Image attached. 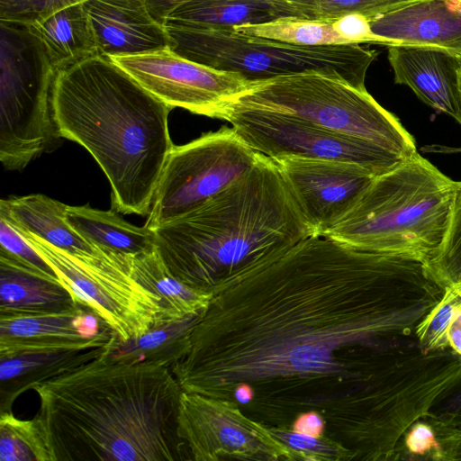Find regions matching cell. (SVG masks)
Masks as SVG:
<instances>
[{"instance_id": "cell-4", "label": "cell", "mask_w": 461, "mask_h": 461, "mask_svg": "<svg viewBox=\"0 0 461 461\" xmlns=\"http://www.w3.org/2000/svg\"><path fill=\"white\" fill-rule=\"evenodd\" d=\"M154 230L170 273L210 293L314 235L276 162L262 154L222 191Z\"/></svg>"}, {"instance_id": "cell-31", "label": "cell", "mask_w": 461, "mask_h": 461, "mask_svg": "<svg viewBox=\"0 0 461 461\" xmlns=\"http://www.w3.org/2000/svg\"><path fill=\"white\" fill-rule=\"evenodd\" d=\"M269 429L293 452L295 461L355 460L349 449L326 436L312 437L294 432L290 428Z\"/></svg>"}, {"instance_id": "cell-39", "label": "cell", "mask_w": 461, "mask_h": 461, "mask_svg": "<svg viewBox=\"0 0 461 461\" xmlns=\"http://www.w3.org/2000/svg\"><path fill=\"white\" fill-rule=\"evenodd\" d=\"M438 450L432 456L434 461L461 460V434L437 435Z\"/></svg>"}, {"instance_id": "cell-16", "label": "cell", "mask_w": 461, "mask_h": 461, "mask_svg": "<svg viewBox=\"0 0 461 461\" xmlns=\"http://www.w3.org/2000/svg\"><path fill=\"white\" fill-rule=\"evenodd\" d=\"M99 55L133 56L172 48L166 26L151 13L148 0H86Z\"/></svg>"}, {"instance_id": "cell-23", "label": "cell", "mask_w": 461, "mask_h": 461, "mask_svg": "<svg viewBox=\"0 0 461 461\" xmlns=\"http://www.w3.org/2000/svg\"><path fill=\"white\" fill-rule=\"evenodd\" d=\"M25 27L41 43L57 72L99 55L83 3L58 10Z\"/></svg>"}, {"instance_id": "cell-38", "label": "cell", "mask_w": 461, "mask_h": 461, "mask_svg": "<svg viewBox=\"0 0 461 461\" xmlns=\"http://www.w3.org/2000/svg\"><path fill=\"white\" fill-rule=\"evenodd\" d=\"M290 429L297 433L318 438L324 436L325 421L320 413L305 411L295 418Z\"/></svg>"}, {"instance_id": "cell-9", "label": "cell", "mask_w": 461, "mask_h": 461, "mask_svg": "<svg viewBox=\"0 0 461 461\" xmlns=\"http://www.w3.org/2000/svg\"><path fill=\"white\" fill-rule=\"evenodd\" d=\"M19 231L77 301L113 330L118 341L135 339L165 321L160 297L131 276V256L104 250L98 256L76 255L32 233Z\"/></svg>"}, {"instance_id": "cell-41", "label": "cell", "mask_w": 461, "mask_h": 461, "mask_svg": "<svg viewBox=\"0 0 461 461\" xmlns=\"http://www.w3.org/2000/svg\"><path fill=\"white\" fill-rule=\"evenodd\" d=\"M177 0H149L150 4L157 8H166Z\"/></svg>"}, {"instance_id": "cell-30", "label": "cell", "mask_w": 461, "mask_h": 461, "mask_svg": "<svg viewBox=\"0 0 461 461\" xmlns=\"http://www.w3.org/2000/svg\"><path fill=\"white\" fill-rule=\"evenodd\" d=\"M434 279L461 297V182L447 236L438 250L425 262Z\"/></svg>"}, {"instance_id": "cell-32", "label": "cell", "mask_w": 461, "mask_h": 461, "mask_svg": "<svg viewBox=\"0 0 461 461\" xmlns=\"http://www.w3.org/2000/svg\"><path fill=\"white\" fill-rule=\"evenodd\" d=\"M444 289L445 293L441 300L415 329V338L420 347L426 350L447 348V327L461 297L449 287H444Z\"/></svg>"}, {"instance_id": "cell-28", "label": "cell", "mask_w": 461, "mask_h": 461, "mask_svg": "<svg viewBox=\"0 0 461 461\" xmlns=\"http://www.w3.org/2000/svg\"><path fill=\"white\" fill-rule=\"evenodd\" d=\"M0 461H53L39 420L0 413Z\"/></svg>"}, {"instance_id": "cell-12", "label": "cell", "mask_w": 461, "mask_h": 461, "mask_svg": "<svg viewBox=\"0 0 461 461\" xmlns=\"http://www.w3.org/2000/svg\"><path fill=\"white\" fill-rule=\"evenodd\" d=\"M178 436L191 460L295 461L268 427L249 418L227 399L182 393Z\"/></svg>"}, {"instance_id": "cell-17", "label": "cell", "mask_w": 461, "mask_h": 461, "mask_svg": "<svg viewBox=\"0 0 461 461\" xmlns=\"http://www.w3.org/2000/svg\"><path fill=\"white\" fill-rule=\"evenodd\" d=\"M388 60L396 84L409 86L426 104L461 125V55L434 47L393 45Z\"/></svg>"}, {"instance_id": "cell-34", "label": "cell", "mask_w": 461, "mask_h": 461, "mask_svg": "<svg viewBox=\"0 0 461 461\" xmlns=\"http://www.w3.org/2000/svg\"><path fill=\"white\" fill-rule=\"evenodd\" d=\"M0 254L36 272L59 280L50 265L23 234L3 217H0Z\"/></svg>"}, {"instance_id": "cell-5", "label": "cell", "mask_w": 461, "mask_h": 461, "mask_svg": "<svg viewBox=\"0 0 461 461\" xmlns=\"http://www.w3.org/2000/svg\"><path fill=\"white\" fill-rule=\"evenodd\" d=\"M458 186L416 152L376 176L322 235L359 250L426 262L447 236Z\"/></svg>"}, {"instance_id": "cell-25", "label": "cell", "mask_w": 461, "mask_h": 461, "mask_svg": "<svg viewBox=\"0 0 461 461\" xmlns=\"http://www.w3.org/2000/svg\"><path fill=\"white\" fill-rule=\"evenodd\" d=\"M130 272L136 281L160 297L165 321L199 314L212 298V293L192 288L174 276L156 247L149 252L131 256Z\"/></svg>"}, {"instance_id": "cell-3", "label": "cell", "mask_w": 461, "mask_h": 461, "mask_svg": "<svg viewBox=\"0 0 461 461\" xmlns=\"http://www.w3.org/2000/svg\"><path fill=\"white\" fill-rule=\"evenodd\" d=\"M54 121L61 138L84 147L111 185V209L149 214L174 144L172 108L107 56L95 55L57 72Z\"/></svg>"}, {"instance_id": "cell-19", "label": "cell", "mask_w": 461, "mask_h": 461, "mask_svg": "<svg viewBox=\"0 0 461 461\" xmlns=\"http://www.w3.org/2000/svg\"><path fill=\"white\" fill-rule=\"evenodd\" d=\"M114 337L104 346L44 348L0 355V413L11 411L14 402L25 391L34 389L106 353Z\"/></svg>"}, {"instance_id": "cell-11", "label": "cell", "mask_w": 461, "mask_h": 461, "mask_svg": "<svg viewBox=\"0 0 461 461\" xmlns=\"http://www.w3.org/2000/svg\"><path fill=\"white\" fill-rule=\"evenodd\" d=\"M215 118L227 121L254 150L273 159L300 157L353 162L378 175L405 159L373 143L277 112L224 104Z\"/></svg>"}, {"instance_id": "cell-14", "label": "cell", "mask_w": 461, "mask_h": 461, "mask_svg": "<svg viewBox=\"0 0 461 461\" xmlns=\"http://www.w3.org/2000/svg\"><path fill=\"white\" fill-rule=\"evenodd\" d=\"M273 160L314 235L328 231L380 176L353 162L300 157Z\"/></svg>"}, {"instance_id": "cell-15", "label": "cell", "mask_w": 461, "mask_h": 461, "mask_svg": "<svg viewBox=\"0 0 461 461\" xmlns=\"http://www.w3.org/2000/svg\"><path fill=\"white\" fill-rule=\"evenodd\" d=\"M113 330L88 307L55 312L0 314V355L108 344Z\"/></svg>"}, {"instance_id": "cell-24", "label": "cell", "mask_w": 461, "mask_h": 461, "mask_svg": "<svg viewBox=\"0 0 461 461\" xmlns=\"http://www.w3.org/2000/svg\"><path fill=\"white\" fill-rule=\"evenodd\" d=\"M66 219L77 233L101 250L135 256L155 249L154 230L146 225L135 226L112 209L68 205Z\"/></svg>"}, {"instance_id": "cell-27", "label": "cell", "mask_w": 461, "mask_h": 461, "mask_svg": "<svg viewBox=\"0 0 461 461\" xmlns=\"http://www.w3.org/2000/svg\"><path fill=\"white\" fill-rule=\"evenodd\" d=\"M234 29L246 35L297 46L353 44L334 30L332 22L299 16H283L267 23L236 26Z\"/></svg>"}, {"instance_id": "cell-40", "label": "cell", "mask_w": 461, "mask_h": 461, "mask_svg": "<svg viewBox=\"0 0 461 461\" xmlns=\"http://www.w3.org/2000/svg\"><path fill=\"white\" fill-rule=\"evenodd\" d=\"M447 347L461 356V301L456 305L446 330Z\"/></svg>"}, {"instance_id": "cell-10", "label": "cell", "mask_w": 461, "mask_h": 461, "mask_svg": "<svg viewBox=\"0 0 461 461\" xmlns=\"http://www.w3.org/2000/svg\"><path fill=\"white\" fill-rule=\"evenodd\" d=\"M260 153L223 126L172 148L145 225L159 226L192 211L249 169Z\"/></svg>"}, {"instance_id": "cell-42", "label": "cell", "mask_w": 461, "mask_h": 461, "mask_svg": "<svg viewBox=\"0 0 461 461\" xmlns=\"http://www.w3.org/2000/svg\"><path fill=\"white\" fill-rule=\"evenodd\" d=\"M460 86H461V75H460Z\"/></svg>"}, {"instance_id": "cell-13", "label": "cell", "mask_w": 461, "mask_h": 461, "mask_svg": "<svg viewBox=\"0 0 461 461\" xmlns=\"http://www.w3.org/2000/svg\"><path fill=\"white\" fill-rule=\"evenodd\" d=\"M144 89L172 109L215 118L219 109L252 82L238 73L185 59L171 48L111 58Z\"/></svg>"}, {"instance_id": "cell-18", "label": "cell", "mask_w": 461, "mask_h": 461, "mask_svg": "<svg viewBox=\"0 0 461 461\" xmlns=\"http://www.w3.org/2000/svg\"><path fill=\"white\" fill-rule=\"evenodd\" d=\"M369 22L387 47L427 46L461 55V0H418Z\"/></svg>"}, {"instance_id": "cell-22", "label": "cell", "mask_w": 461, "mask_h": 461, "mask_svg": "<svg viewBox=\"0 0 461 461\" xmlns=\"http://www.w3.org/2000/svg\"><path fill=\"white\" fill-rule=\"evenodd\" d=\"M79 305L59 280L0 254V314L64 312Z\"/></svg>"}, {"instance_id": "cell-2", "label": "cell", "mask_w": 461, "mask_h": 461, "mask_svg": "<svg viewBox=\"0 0 461 461\" xmlns=\"http://www.w3.org/2000/svg\"><path fill=\"white\" fill-rule=\"evenodd\" d=\"M109 351L33 389L53 461L191 460L172 371Z\"/></svg>"}, {"instance_id": "cell-29", "label": "cell", "mask_w": 461, "mask_h": 461, "mask_svg": "<svg viewBox=\"0 0 461 461\" xmlns=\"http://www.w3.org/2000/svg\"><path fill=\"white\" fill-rule=\"evenodd\" d=\"M418 0H288L295 16L333 22L351 13L368 19Z\"/></svg>"}, {"instance_id": "cell-8", "label": "cell", "mask_w": 461, "mask_h": 461, "mask_svg": "<svg viewBox=\"0 0 461 461\" xmlns=\"http://www.w3.org/2000/svg\"><path fill=\"white\" fill-rule=\"evenodd\" d=\"M0 66V161L22 170L61 139L52 110L57 71L25 26L2 22Z\"/></svg>"}, {"instance_id": "cell-33", "label": "cell", "mask_w": 461, "mask_h": 461, "mask_svg": "<svg viewBox=\"0 0 461 461\" xmlns=\"http://www.w3.org/2000/svg\"><path fill=\"white\" fill-rule=\"evenodd\" d=\"M422 420L436 435L461 434V373L436 396Z\"/></svg>"}, {"instance_id": "cell-35", "label": "cell", "mask_w": 461, "mask_h": 461, "mask_svg": "<svg viewBox=\"0 0 461 461\" xmlns=\"http://www.w3.org/2000/svg\"><path fill=\"white\" fill-rule=\"evenodd\" d=\"M86 0H0V22L28 25L67 6Z\"/></svg>"}, {"instance_id": "cell-1", "label": "cell", "mask_w": 461, "mask_h": 461, "mask_svg": "<svg viewBox=\"0 0 461 461\" xmlns=\"http://www.w3.org/2000/svg\"><path fill=\"white\" fill-rule=\"evenodd\" d=\"M444 293L422 260L312 235L216 287L171 371L268 428L316 411L355 460L389 461L438 392L414 333Z\"/></svg>"}, {"instance_id": "cell-6", "label": "cell", "mask_w": 461, "mask_h": 461, "mask_svg": "<svg viewBox=\"0 0 461 461\" xmlns=\"http://www.w3.org/2000/svg\"><path fill=\"white\" fill-rule=\"evenodd\" d=\"M226 104L264 109L304 120L335 133L382 147L407 158L413 137L366 91L320 70L252 82Z\"/></svg>"}, {"instance_id": "cell-36", "label": "cell", "mask_w": 461, "mask_h": 461, "mask_svg": "<svg viewBox=\"0 0 461 461\" xmlns=\"http://www.w3.org/2000/svg\"><path fill=\"white\" fill-rule=\"evenodd\" d=\"M439 442L430 423L419 420L403 434L396 449L395 460H431Z\"/></svg>"}, {"instance_id": "cell-21", "label": "cell", "mask_w": 461, "mask_h": 461, "mask_svg": "<svg viewBox=\"0 0 461 461\" xmlns=\"http://www.w3.org/2000/svg\"><path fill=\"white\" fill-rule=\"evenodd\" d=\"M68 205L41 194L1 199L0 217L19 230L32 233L51 245L81 256H98L91 245L67 221Z\"/></svg>"}, {"instance_id": "cell-26", "label": "cell", "mask_w": 461, "mask_h": 461, "mask_svg": "<svg viewBox=\"0 0 461 461\" xmlns=\"http://www.w3.org/2000/svg\"><path fill=\"white\" fill-rule=\"evenodd\" d=\"M201 313L160 322L135 339L120 342L115 337L109 354L122 360L147 362L171 370L188 352L191 333Z\"/></svg>"}, {"instance_id": "cell-7", "label": "cell", "mask_w": 461, "mask_h": 461, "mask_svg": "<svg viewBox=\"0 0 461 461\" xmlns=\"http://www.w3.org/2000/svg\"><path fill=\"white\" fill-rule=\"evenodd\" d=\"M172 50L210 68L234 72L250 82L309 70L338 75L366 89V75L378 52L362 44L297 46L246 35L234 28L167 27Z\"/></svg>"}, {"instance_id": "cell-20", "label": "cell", "mask_w": 461, "mask_h": 461, "mask_svg": "<svg viewBox=\"0 0 461 461\" xmlns=\"http://www.w3.org/2000/svg\"><path fill=\"white\" fill-rule=\"evenodd\" d=\"M295 16L288 0H178L159 17L167 27L234 28Z\"/></svg>"}, {"instance_id": "cell-37", "label": "cell", "mask_w": 461, "mask_h": 461, "mask_svg": "<svg viewBox=\"0 0 461 461\" xmlns=\"http://www.w3.org/2000/svg\"><path fill=\"white\" fill-rule=\"evenodd\" d=\"M332 26L349 43H372L386 46L384 40L373 33L369 19L362 14H345L334 20Z\"/></svg>"}]
</instances>
